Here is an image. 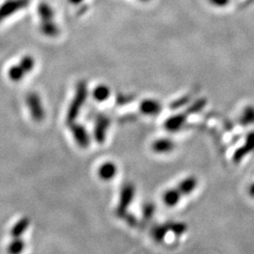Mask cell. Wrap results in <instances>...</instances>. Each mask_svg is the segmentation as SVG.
Returning <instances> with one entry per match:
<instances>
[{"label":"cell","instance_id":"cell-1","mask_svg":"<svg viewBox=\"0 0 254 254\" xmlns=\"http://www.w3.org/2000/svg\"><path fill=\"white\" fill-rule=\"evenodd\" d=\"M88 93H89V91H88L87 83L83 80L78 82L76 85V88H75L74 97H73L71 105L69 107L68 112H67L66 118H67V122L69 123L74 122L75 119L77 118V116L79 115L82 107L87 100Z\"/></svg>","mask_w":254,"mask_h":254},{"label":"cell","instance_id":"cell-2","mask_svg":"<svg viewBox=\"0 0 254 254\" xmlns=\"http://www.w3.org/2000/svg\"><path fill=\"white\" fill-rule=\"evenodd\" d=\"M26 103L31 113V118L35 122H41L45 118V112L41 97L37 92H30L26 97Z\"/></svg>","mask_w":254,"mask_h":254},{"label":"cell","instance_id":"cell-3","mask_svg":"<svg viewBox=\"0 0 254 254\" xmlns=\"http://www.w3.org/2000/svg\"><path fill=\"white\" fill-rule=\"evenodd\" d=\"M31 0H7L0 6V22L29 6Z\"/></svg>","mask_w":254,"mask_h":254},{"label":"cell","instance_id":"cell-4","mask_svg":"<svg viewBox=\"0 0 254 254\" xmlns=\"http://www.w3.org/2000/svg\"><path fill=\"white\" fill-rule=\"evenodd\" d=\"M71 131L73 137L78 146L81 148H88V146L90 145L91 138L87 129L82 124L72 122Z\"/></svg>","mask_w":254,"mask_h":254},{"label":"cell","instance_id":"cell-5","mask_svg":"<svg viewBox=\"0 0 254 254\" xmlns=\"http://www.w3.org/2000/svg\"><path fill=\"white\" fill-rule=\"evenodd\" d=\"M110 125V120L106 115H100L97 117L94 126V138L98 143H103L106 140L107 132Z\"/></svg>","mask_w":254,"mask_h":254},{"label":"cell","instance_id":"cell-6","mask_svg":"<svg viewBox=\"0 0 254 254\" xmlns=\"http://www.w3.org/2000/svg\"><path fill=\"white\" fill-rule=\"evenodd\" d=\"M135 196V187L132 183H125L121 189L120 201H119V211L124 213L127 207L131 204Z\"/></svg>","mask_w":254,"mask_h":254},{"label":"cell","instance_id":"cell-7","mask_svg":"<svg viewBox=\"0 0 254 254\" xmlns=\"http://www.w3.org/2000/svg\"><path fill=\"white\" fill-rule=\"evenodd\" d=\"M162 104L155 99H145L140 105V110L148 116H154L162 111Z\"/></svg>","mask_w":254,"mask_h":254},{"label":"cell","instance_id":"cell-8","mask_svg":"<svg viewBox=\"0 0 254 254\" xmlns=\"http://www.w3.org/2000/svg\"><path fill=\"white\" fill-rule=\"evenodd\" d=\"M98 177L103 181H111L114 179L118 173V167L115 163L109 161L104 163L98 169Z\"/></svg>","mask_w":254,"mask_h":254},{"label":"cell","instance_id":"cell-9","mask_svg":"<svg viewBox=\"0 0 254 254\" xmlns=\"http://www.w3.org/2000/svg\"><path fill=\"white\" fill-rule=\"evenodd\" d=\"M186 115L185 114H177L170 117L166 120L164 123V126L166 130L170 132H177L183 127L184 122L186 121Z\"/></svg>","mask_w":254,"mask_h":254},{"label":"cell","instance_id":"cell-10","mask_svg":"<svg viewBox=\"0 0 254 254\" xmlns=\"http://www.w3.org/2000/svg\"><path fill=\"white\" fill-rule=\"evenodd\" d=\"M175 147V144L171 139L161 138L154 141L152 144V150L155 153H168L173 151Z\"/></svg>","mask_w":254,"mask_h":254},{"label":"cell","instance_id":"cell-11","mask_svg":"<svg viewBox=\"0 0 254 254\" xmlns=\"http://www.w3.org/2000/svg\"><path fill=\"white\" fill-rule=\"evenodd\" d=\"M197 185L198 180L194 176H188L179 183L177 189L182 194V196H185L192 193Z\"/></svg>","mask_w":254,"mask_h":254},{"label":"cell","instance_id":"cell-12","mask_svg":"<svg viewBox=\"0 0 254 254\" xmlns=\"http://www.w3.org/2000/svg\"><path fill=\"white\" fill-rule=\"evenodd\" d=\"M181 197L182 194L180 193L177 188H171L166 190L165 193L163 194V202L169 207H174L180 203Z\"/></svg>","mask_w":254,"mask_h":254},{"label":"cell","instance_id":"cell-13","mask_svg":"<svg viewBox=\"0 0 254 254\" xmlns=\"http://www.w3.org/2000/svg\"><path fill=\"white\" fill-rule=\"evenodd\" d=\"M40 31L44 36L49 38L57 37L60 34V29L53 20L41 21Z\"/></svg>","mask_w":254,"mask_h":254},{"label":"cell","instance_id":"cell-14","mask_svg":"<svg viewBox=\"0 0 254 254\" xmlns=\"http://www.w3.org/2000/svg\"><path fill=\"white\" fill-rule=\"evenodd\" d=\"M30 226V219L28 218H22L16 223L14 224L10 230V235L13 238L21 237L27 232Z\"/></svg>","mask_w":254,"mask_h":254},{"label":"cell","instance_id":"cell-15","mask_svg":"<svg viewBox=\"0 0 254 254\" xmlns=\"http://www.w3.org/2000/svg\"><path fill=\"white\" fill-rule=\"evenodd\" d=\"M37 12L40 16L41 21L53 20L55 16V12L53 8L46 2H41L39 3L37 7Z\"/></svg>","mask_w":254,"mask_h":254},{"label":"cell","instance_id":"cell-16","mask_svg":"<svg viewBox=\"0 0 254 254\" xmlns=\"http://www.w3.org/2000/svg\"><path fill=\"white\" fill-rule=\"evenodd\" d=\"M93 98L97 102H105L110 96V89L107 85H98L92 92Z\"/></svg>","mask_w":254,"mask_h":254},{"label":"cell","instance_id":"cell-17","mask_svg":"<svg viewBox=\"0 0 254 254\" xmlns=\"http://www.w3.org/2000/svg\"><path fill=\"white\" fill-rule=\"evenodd\" d=\"M26 248L25 241L21 238H13L12 241H10V244L7 247V253L8 254H22Z\"/></svg>","mask_w":254,"mask_h":254},{"label":"cell","instance_id":"cell-18","mask_svg":"<svg viewBox=\"0 0 254 254\" xmlns=\"http://www.w3.org/2000/svg\"><path fill=\"white\" fill-rule=\"evenodd\" d=\"M27 75L19 64L11 66L8 71V76L11 81L20 82Z\"/></svg>","mask_w":254,"mask_h":254},{"label":"cell","instance_id":"cell-19","mask_svg":"<svg viewBox=\"0 0 254 254\" xmlns=\"http://www.w3.org/2000/svg\"><path fill=\"white\" fill-rule=\"evenodd\" d=\"M21 68L28 74L30 73L35 67V60L31 55H26L21 59L19 63Z\"/></svg>","mask_w":254,"mask_h":254},{"label":"cell","instance_id":"cell-20","mask_svg":"<svg viewBox=\"0 0 254 254\" xmlns=\"http://www.w3.org/2000/svg\"><path fill=\"white\" fill-rule=\"evenodd\" d=\"M168 227L166 226H160L157 225L155 227H153L152 230V238L156 241V242H161L164 240L166 234L168 232Z\"/></svg>","mask_w":254,"mask_h":254},{"label":"cell","instance_id":"cell-21","mask_svg":"<svg viewBox=\"0 0 254 254\" xmlns=\"http://www.w3.org/2000/svg\"><path fill=\"white\" fill-rule=\"evenodd\" d=\"M168 230L173 231V233L177 235H181L184 234L186 231V225L181 222H175V223L169 224Z\"/></svg>","mask_w":254,"mask_h":254},{"label":"cell","instance_id":"cell-22","mask_svg":"<svg viewBox=\"0 0 254 254\" xmlns=\"http://www.w3.org/2000/svg\"><path fill=\"white\" fill-rule=\"evenodd\" d=\"M154 212V206L152 204H146L143 208V216L146 218H151Z\"/></svg>","mask_w":254,"mask_h":254},{"label":"cell","instance_id":"cell-23","mask_svg":"<svg viewBox=\"0 0 254 254\" xmlns=\"http://www.w3.org/2000/svg\"><path fill=\"white\" fill-rule=\"evenodd\" d=\"M252 110L248 109L246 110L243 116V121L245 123H249V122H254V109H251Z\"/></svg>","mask_w":254,"mask_h":254},{"label":"cell","instance_id":"cell-24","mask_svg":"<svg viewBox=\"0 0 254 254\" xmlns=\"http://www.w3.org/2000/svg\"><path fill=\"white\" fill-rule=\"evenodd\" d=\"M209 2L218 8H223L225 6H227L230 2V0H209Z\"/></svg>","mask_w":254,"mask_h":254},{"label":"cell","instance_id":"cell-25","mask_svg":"<svg viewBox=\"0 0 254 254\" xmlns=\"http://www.w3.org/2000/svg\"><path fill=\"white\" fill-rule=\"evenodd\" d=\"M131 101V97L130 96H126V95H119L117 97V102L120 104V105H124V104H127L129 102Z\"/></svg>","mask_w":254,"mask_h":254},{"label":"cell","instance_id":"cell-26","mask_svg":"<svg viewBox=\"0 0 254 254\" xmlns=\"http://www.w3.org/2000/svg\"><path fill=\"white\" fill-rule=\"evenodd\" d=\"M73 5H79L84 0H68Z\"/></svg>","mask_w":254,"mask_h":254},{"label":"cell","instance_id":"cell-27","mask_svg":"<svg viewBox=\"0 0 254 254\" xmlns=\"http://www.w3.org/2000/svg\"><path fill=\"white\" fill-rule=\"evenodd\" d=\"M249 192H250V195L254 198V184H252V185H251Z\"/></svg>","mask_w":254,"mask_h":254},{"label":"cell","instance_id":"cell-28","mask_svg":"<svg viewBox=\"0 0 254 254\" xmlns=\"http://www.w3.org/2000/svg\"><path fill=\"white\" fill-rule=\"evenodd\" d=\"M140 1H142V2H148V1H150V0H140Z\"/></svg>","mask_w":254,"mask_h":254}]
</instances>
